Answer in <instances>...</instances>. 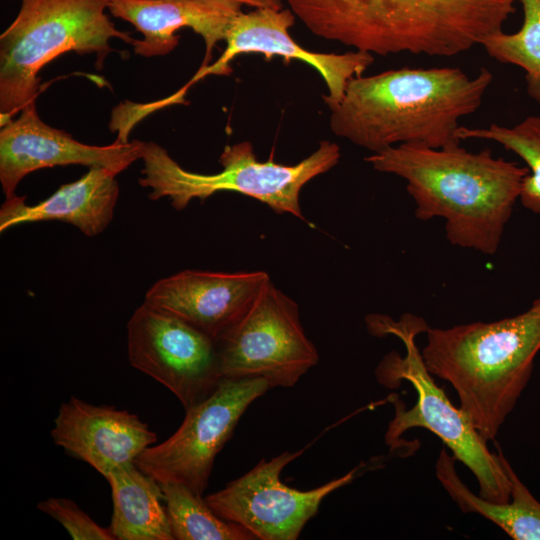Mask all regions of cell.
Returning <instances> with one entry per match:
<instances>
[{
  "label": "cell",
  "instance_id": "obj_5",
  "mask_svg": "<svg viewBox=\"0 0 540 540\" xmlns=\"http://www.w3.org/2000/svg\"><path fill=\"white\" fill-rule=\"evenodd\" d=\"M366 323L373 335L398 337L406 350L405 356L393 351L384 357L376 370L378 381L390 388L407 381L417 394L415 405L409 409L399 399H392L395 414L388 425L385 443L391 450L399 449L404 432L412 428L427 429L474 474L481 497L494 503L509 502L510 483L497 452L489 450L487 441L460 407L451 403L424 363L416 337L428 329L426 321L410 313L398 321L374 314L366 318Z\"/></svg>",
  "mask_w": 540,
  "mask_h": 540
},
{
  "label": "cell",
  "instance_id": "obj_1",
  "mask_svg": "<svg viewBox=\"0 0 540 540\" xmlns=\"http://www.w3.org/2000/svg\"><path fill=\"white\" fill-rule=\"evenodd\" d=\"M365 161L406 181L418 220L443 218L452 245L486 255L497 252L528 173L527 167L495 158L490 149L473 153L460 143L400 144Z\"/></svg>",
  "mask_w": 540,
  "mask_h": 540
},
{
  "label": "cell",
  "instance_id": "obj_9",
  "mask_svg": "<svg viewBox=\"0 0 540 540\" xmlns=\"http://www.w3.org/2000/svg\"><path fill=\"white\" fill-rule=\"evenodd\" d=\"M270 385L262 378H222L206 398L186 409L179 428L135 460L159 483L176 482L203 495L217 454L249 405Z\"/></svg>",
  "mask_w": 540,
  "mask_h": 540
},
{
  "label": "cell",
  "instance_id": "obj_21",
  "mask_svg": "<svg viewBox=\"0 0 540 540\" xmlns=\"http://www.w3.org/2000/svg\"><path fill=\"white\" fill-rule=\"evenodd\" d=\"M460 140H491L518 155L528 168L519 200L524 208L540 214V116H529L512 127L491 124L487 128L460 126Z\"/></svg>",
  "mask_w": 540,
  "mask_h": 540
},
{
  "label": "cell",
  "instance_id": "obj_20",
  "mask_svg": "<svg viewBox=\"0 0 540 540\" xmlns=\"http://www.w3.org/2000/svg\"><path fill=\"white\" fill-rule=\"evenodd\" d=\"M174 540H255L246 528L217 515L203 495L176 482L160 483Z\"/></svg>",
  "mask_w": 540,
  "mask_h": 540
},
{
  "label": "cell",
  "instance_id": "obj_15",
  "mask_svg": "<svg viewBox=\"0 0 540 540\" xmlns=\"http://www.w3.org/2000/svg\"><path fill=\"white\" fill-rule=\"evenodd\" d=\"M51 437L67 454L105 478L113 470L135 463L157 441V435L137 415L74 396L59 407Z\"/></svg>",
  "mask_w": 540,
  "mask_h": 540
},
{
  "label": "cell",
  "instance_id": "obj_17",
  "mask_svg": "<svg viewBox=\"0 0 540 540\" xmlns=\"http://www.w3.org/2000/svg\"><path fill=\"white\" fill-rule=\"evenodd\" d=\"M116 176L107 168L90 167L78 180L61 185L35 205H27L25 196L6 198L0 208V232L23 223L59 220L94 237L113 218L119 195Z\"/></svg>",
  "mask_w": 540,
  "mask_h": 540
},
{
  "label": "cell",
  "instance_id": "obj_13",
  "mask_svg": "<svg viewBox=\"0 0 540 540\" xmlns=\"http://www.w3.org/2000/svg\"><path fill=\"white\" fill-rule=\"evenodd\" d=\"M140 140L110 145H88L69 133L43 122L36 101L26 105L18 114L1 126L0 183L6 198L12 197L22 179L28 174L48 167L83 165L104 167L116 175L141 159Z\"/></svg>",
  "mask_w": 540,
  "mask_h": 540
},
{
  "label": "cell",
  "instance_id": "obj_16",
  "mask_svg": "<svg viewBox=\"0 0 540 540\" xmlns=\"http://www.w3.org/2000/svg\"><path fill=\"white\" fill-rule=\"evenodd\" d=\"M242 6L236 0H110L108 11L142 34V39L131 45L134 53L143 57L170 53L179 42L176 31L192 29L205 44L200 66L204 68L210 64L216 45L225 41Z\"/></svg>",
  "mask_w": 540,
  "mask_h": 540
},
{
  "label": "cell",
  "instance_id": "obj_6",
  "mask_svg": "<svg viewBox=\"0 0 540 540\" xmlns=\"http://www.w3.org/2000/svg\"><path fill=\"white\" fill-rule=\"evenodd\" d=\"M110 0H21L19 12L0 35V123L4 125L40 90L41 69L58 56L96 54L101 69L112 39L134 42L106 11Z\"/></svg>",
  "mask_w": 540,
  "mask_h": 540
},
{
  "label": "cell",
  "instance_id": "obj_8",
  "mask_svg": "<svg viewBox=\"0 0 540 540\" xmlns=\"http://www.w3.org/2000/svg\"><path fill=\"white\" fill-rule=\"evenodd\" d=\"M217 349L223 378H262L271 388L294 386L319 361L297 303L272 281Z\"/></svg>",
  "mask_w": 540,
  "mask_h": 540
},
{
  "label": "cell",
  "instance_id": "obj_10",
  "mask_svg": "<svg viewBox=\"0 0 540 540\" xmlns=\"http://www.w3.org/2000/svg\"><path fill=\"white\" fill-rule=\"evenodd\" d=\"M127 347L130 364L167 387L185 410L223 378L215 338L145 301L128 321Z\"/></svg>",
  "mask_w": 540,
  "mask_h": 540
},
{
  "label": "cell",
  "instance_id": "obj_24",
  "mask_svg": "<svg viewBox=\"0 0 540 540\" xmlns=\"http://www.w3.org/2000/svg\"><path fill=\"white\" fill-rule=\"evenodd\" d=\"M242 5H246L252 8H275L282 9L283 0H236Z\"/></svg>",
  "mask_w": 540,
  "mask_h": 540
},
{
  "label": "cell",
  "instance_id": "obj_18",
  "mask_svg": "<svg viewBox=\"0 0 540 540\" xmlns=\"http://www.w3.org/2000/svg\"><path fill=\"white\" fill-rule=\"evenodd\" d=\"M497 454L510 483V501L494 503L475 495L457 474L453 455L442 448L435 465L436 477L463 513H476L495 523L515 540H540V502L520 480L499 444Z\"/></svg>",
  "mask_w": 540,
  "mask_h": 540
},
{
  "label": "cell",
  "instance_id": "obj_3",
  "mask_svg": "<svg viewBox=\"0 0 540 540\" xmlns=\"http://www.w3.org/2000/svg\"><path fill=\"white\" fill-rule=\"evenodd\" d=\"M314 35L359 51L449 57L503 31L517 0H283Z\"/></svg>",
  "mask_w": 540,
  "mask_h": 540
},
{
  "label": "cell",
  "instance_id": "obj_22",
  "mask_svg": "<svg viewBox=\"0 0 540 540\" xmlns=\"http://www.w3.org/2000/svg\"><path fill=\"white\" fill-rule=\"evenodd\" d=\"M523 24L511 34L503 31L485 39L481 46L493 59L525 71L528 95L540 105V0H520Z\"/></svg>",
  "mask_w": 540,
  "mask_h": 540
},
{
  "label": "cell",
  "instance_id": "obj_2",
  "mask_svg": "<svg viewBox=\"0 0 540 540\" xmlns=\"http://www.w3.org/2000/svg\"><path fill=\"white\" fill-rule=\"evenodd\" d=\"M492 81L484 67L473 77L457 67H403L354 77L331 110L330 128L372 153L400 144H459L460 119L479 109Z\"/></svg>",
  "mask_w": 540,
  "mask_h": 540
},
{
  "label": "cell",
  "instance_id": "obj_23",
  "mask_svg": "<svg viewBox=\"0 0 540 540\" xmlns=\"http://www.w3.org/2000/svg\"><path fill=\"white\" fill-rule=\"evenodd\" d=\"M37 508L58 521L74 540H114L109 528L99 526L68 498L50 497Z\"/></svg>",
  "mask_w": 540,
  "mask_h": 540
},
{
  "label": "cell",
  "instance_id": "obj_14",
  "mask_svg": "<svg viewBox=\"0 0 540 540\" xmlns=\"http://www.w3.org/2000/svg\"><path fill=\"white\" fill-rule=\"evenodd\" d=\"M270 281L265 271L183 270L154 283L144 301L217 340L245 315Z\"/></svg>",
  "mask_w": 540,
  "mask_h": 540
},
{
  "label": "cell",
  "instance_id": "obj_11",
  "mask_svg": "<svg viewBox=\"0 0 540 540\" xmlns=\"http://www.w3.org/2000/svg\"><path fill=\"white\" fill-rule=\"evenodd\" d=\"M283 452L262 459L250 471L205 497L213 511L236 523L260 540H295L316 515L323 499L352 482L363 465L340 478L311 490H298L282 483V470L303 453Z\"/></svg>",
  "mask_w": 540,
  "mask_h": 540
},
{
  "label": "cell",
  "instance_id": "obj_19",
  "mask_svg": "<svg viewBox=\"0 0 540 540\" xmlns=\"http://www.w3.org/2000/svg\"><path fill=\"white\" fill-rule=\"evenodd\" d=\"M112 494L109 529L117 540H174L160 483L135 463L106 477Z\"/></svg>",
  "mask_w": 540,
  "mask_h": 540
},
{
  "label": "cell",
  "instance_id": "obj_4",
  "mask_svg": "<svg viewBox=\"0 0 540 540\" xmlns=\"http://www.w3.org/2000/svg\"><path fill=\"white\" fill-rule=\"evenodd\" d=\"M425 333L421 354L428 371L452 385L460 409L485 441H494L540 351V297L513 317Z\"/></svg>",
  "mask_w": 540,
  "mask_h": 540
},
{
  "label": "cell",
  "instance_id": "obj_12",
  "mask_svg": "<svg viewBox=\"0 0 540 540\" xmlns=\"http://www.w3.org/2000/svg\"><path fill=\"white\" fill-rule=\"evenodd\" d=\"M295 17L289 8H254L248 13L241 12L228 29L221 56L199 68L187 85L190 87L209 75L231 74V62L240 54L259 53L266 59L277 55L285 60L305 62L314 68L326 84L327 94L323 99L332 110L341 102L349 80L362 76L372 65L373 54L359 50L343 54L306 50L289 34Z\"/></svg>",
  "mask_w": 540,
  "mask_h": 540
},
{
  "label": "cell",
  "instance_id": "obj_7",
  "mask_svg": "<svg viewBox=\"0 0 540 540\" xmlns=\"http://www.w3.org/2000/svg\"><path fill=\"white\" fill-rule=\"evenodd\" d=\"M340 156L336 143L322 140L312 154L297 164L261 162L252 143L242 141L224 148L219 157L221 171L201 174L184 169L160 145L143 142L144 167L138 182L151 189V200L166 197L176 210L186 208L193 199L203 201L217 192L231 191L254 198L277 214L305 220L300 205L303 186L332 169Z\"/></svg>",
  "mask_w": 540,
  "mask_h": 540
}]
</instances>
